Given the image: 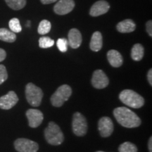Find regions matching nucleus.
<instances>
[{"mask_svg":"<svg viewBox=\"0 0 152 152\" xmlns=\"http://www.w3.org/2000/svg\"><path fill=\"white\" fill-rule=\"evenodd\" d=\"M113 115L118 123L125 128H137L141 125V119L140 117L126 107H118L115 109Z\"/></svg>","mask_w":152,"mask_h":152,"instance_id":"f257e3e1","label":"nucleus"},{"mask_svg":"<svg viewBox=\"0 0 152 152\" xmlns=\"http://www.w3.org/2000/svg\"><path fill=\"white\" fill-rule=\"evenodd\" d=\"M119 99L123 104L133 109H140L144 104L141 95L131 90H125L120 93Z\"/></svg>","mask_w":152,"mask_h":152,"instance_id":"f03ea898","label":"nucleus"},{"mask_svg":"<svg viewBox=\"0 0 152 152\" xmlns=\"http://www.w3.org/2000/svg\"><path fill=\"white\" fill-rule=\"evenodd\" d=\"M45 137L49 144L54 146L60 145L64 140V136L61 130L54 122H50L45 130Z\"/></svg>","mask_w":152,"mask_h":152,"instance_id":"7ed1b4c3","label":"nucleus"},{"mask_svg":"<svg viewBox=\"0 0 152 152\" xmlns=\"http://www.w3.org/2000/svg\"><path fill=\"white\" fill-rule=\"evenodd\" d=\"M26 96L28 102L32 106L37 107L41 104L43 97L42 90L33 83H28L26 87Z\"/></svg>","mask_w":152,"mask_h":152,"instance_id":"20e7f679","label":"nucleus"},{"mask_svg":"<svg viewBox=\"0 0 152 152\" xmlns=\"http://www.w3.org/2000/svg\"><path fill=\"white\" fill-rule=\"evenodd\" d=\"M72 94L71 87L68 85H63L57 89L51 97V103L55 107H61Z\"/></svg>","mask_w":152,"mask_h":152,"instance_id":"39448f33","label":"nucleus"},{"mask_svg":"<svg viewBox=\"0 0 152 152\" xmlns=\"http://www.w3.org/2000/svg\"><path fill=\"white\" fill-rule=\"evenodd\" d=\"M72 128L74 134L78 137H83L86 134L87 131V123L86 118L79 112L74 113L72 122Z\"/></svg>","mask_w":152,"mask_h":152,"instance_id":"423d86ee","label":"nucleus"},{"mask_svg":"<svg viewBox=\"0 0 152 152\" xmlns=\"http://www.w3.org/2000/svg\"><path fill=\"white\" fill-rule=\"evenodd\" d=\"M14 147L18 152H37L39 145L37 142L26 138H19L14 142Z\"/></svg>","mask_w":152,"mask_h":152,"instance_id":"0eeeda50","label":"nucleus"},{"mask_svg":"<svg viewBox=\"0 0 152 152\" xmlns=\"http://www.w3.org/2000/svg\"><path fill=\"white\" fill-rule=\"evenodd\" d=\"M109 80L102 70H96L92 75V84L96 89H104L109 85Z\"/></svg>","mask_w":152,"mask_h":152,"instance_id":"6e6552de","label":"nucleus"},{"mask_svg":"<svg viewBox=\"0 0 152 152\" xmlns=\"http://www.w3.org/2000/svg\"><path fill=\"white\" fill-rule=\"evenodd\" d=\"M98 129L102 137H108L113 132V123L109 117H102L98 123Z\"/></svg>","mask_w":152,"mask_h":152,"instance_id":"1a4fd4ad","label":"nucleus"},{"mask_svg":"<svg viewBox=\"0 0 152 152\" xmlns=\"http://www.w3.org/2000/svg\"><path fill=\"white\" fill-rule=\"evenodd\" d=\"M18 102V97L14 91H10L7 94L0 97V109L9 110Z\"/></svg>","mask_w":152,"mask_h":152,"instance_id":"9d476101","label":"nucleus"},{"mask_svg":"<svg viewBox=\"0 0 152 152\" xmlns=\"http://www.w3.org/2000/svg\"><path fill=\"white\" fill-rule=\"evenodd\" d=\"M75 7L73 0H59L55 4L54 11L58 15H66L73 11Z\"/></svg>","mask_w":152,"mask_h":152,"instance_id":"9b49d317","label":"nucleus"},{"mask_svg":"<svg viewBox=\"0 0 152 152\" xmlns=\"http://www.w3.org/2000/svg\"><path fill=\"white\" fill-rule=\"evenodd\" d=\"M28 123L30 128H37L42 123L44 119L43 113L37 109H29L26 112Z\"/></svg>","mask_w":152,"mask_h":152,"instance_id":"f8f14e48","label":"nucleus"},{"mask_svg":"<svg viewBox=\"0 0 152 152\" xmlns=\"http://www.w3.org/2000/svg\"><path fill=\"white\" fill-rule=\"evenodd\" d=\"M110 9L109 4L104 0H100L96 1L91 7L90 11V16L96 17L101 15L105 14L108 12Z\"/></svg>","mask_w":152,"mask_h":152,"instance_id":"ddd939ff","label":"nucleus"},{"mask_svg":"<svg viewBox=\"0 0 152 152\" xmlns=\"http://www.w3.org/2000/svg\"><path fill=\"white\" fill-rule=\"evenodd\" d=\"M83 38L80 32L76 28H72L68 33V43L73 49H77L81 45Z\"/></svg>","mask_w":152,"mask_h":152,"instance_id":"4468645a","label":"nucleus"},{"mask_svg":"<svg viewBox=\"0 0 152 152\" xmlns=\"http://www.w3.org/2000/svg\"><path fill=\"white\" fill-rule=\"evenodd\" d=\"M107 58L109 64L115 68H118L122 66L123 60L120 52L114 49H111L107 53Z\"/></svg>","mask_w":152,"mask_h":152,"instance_id":"2eb2a0df","label":"nucleus"},{"mask_svg":"<svg viewBox=\"0 0 152 152\" xmlns=\"http://www.w3.org/2000/svg\"><path fill=\"white\" fill-rule=\"evenodd\" d=\"M103 46V37L100 32L96 31L92 34L90 43V47L93 52H99Z\"/></svg>","mask_w":152,"mask_h":152,"instance_id":"dca6fc26","label":"nucleus"},{"mask_svg":"<svg viewBox=\"0 0 152 152\" xmlns=\"http://www.w3.org/2000/svg\"><path fill=\"white\" fill-rule=\"evenodd\" d=\"M117 30L121 33H132L136 29V25L131 19H126L118 23L116 26Z\"/></svg>","mask_w":152,"mask_h":152,"instance_id":"f3484780","label":"nucleus"},{"mask_svg":"<svg viewBox=\"0 0 152 152\" xmlns=\"http://www.w3.org/2000/svg\"><path fill=\"white\" fill-rule=\"evenodd\" d=\"M144 54V47L141 44H135L131 50V57L135 61H141Z\"/></svg>","mask_w":152,"mask_h":152,"instance_id":"a211bd4d","label":"nucleus"},{"mask_svg":"<svg viewBox=\"0 0 152 152\" xmlns=\"http://www.w3.org/2000/svg\"><path fill=\"white\" fill-rule=\"evenodd\" d=\"M16 39V35L14 32L7 28H0V40L7 42H14Z\"/></svg>","mask_w":152,"mask_h":152,"instance_id":"6ab92c4d","label":"nucleus"},{"mask_svg":"<svg viewBox=\"0 0 152 152\" xmlns=\"http://www.w3.org/2000/svg\"><path fill=\"white\" fill-rule=\"evenodd\" d=\"M7 4L14 10H20L26 5V0H5Z\"/></svg>","mask_w":152,"mask_h":152,"instance_id":"aec40b11","label":"nucleus"},{"mask_svg":"<svg viewBox=\"0 0 152 152\" xmlns=\"http://www.w3.org/2000/svg\"><path fill=\"white\" fill-rule=\"evenodd\" d=\"M51 28H52L51 23L47 20H42L39 23V26H38V33L40 35H46L49 33Z\"/></svg>","mask_w":152,"mask_h":152,"instance_id":"412c9836","label":"nucleus"},{"mask_svg":"<svg viewBox=\"0 0 152 152\" xmlns=\"http://www.w3.org/2000/svg\"><path fill=\"white\" fill-rule=\"evenodd\" d=\"M118 151L119 152H137V147L135 144L130 142H125L119 146Z\"/></svg>","mask_w":152,"mask_h":152,"instance_id":"4be33fe9","label":"nucleus"},{"mask_svg":"<svg viewBox=\"0 0 152 152\" xmlns=\"http://www.w3.org/2000/svg\"><path fill=\"white\" fill-rule=\"evenodd\" d=\"M9 26L10 30L14 33H18L21 32L22 28L20 26V21L17 18H11L9 22Z\"/></svg>","mask_w":152,"mask_h":152,"instance_id":"5701e85b","label":"nucleus"},{"mask_svg":"<svg viewBox=\"0 0 152 152\" xmlns=\"http://www.w3.org/2000/svg\"><path fill=\"white\" fill-rule=\"evenodd\" d=\"M54 39H51L49 37H42L39 39V46L40 48L47 49L54 46Z\"/></svg>","mask_w":152,"mask_h":152,"instance_id":"b1692460","label":"nucleus"},{"mask_svg":"<svg viewBox=\"0 0 152 152\" xmlns=\"http://www.w3.org/2000/svg\"><path fill=\"white\" fill-rule=\"evenodd\" d=\"M56 45L58 49H59L60 52H66L68 50V42L66 38H59L57 40Z\"/></svg>","mask_w":152,"mask_h":152,"instance_id":"393cba45","label":"nucleus"},{"mask_svg":"<svg viewBox=\"0 0 152 152\" xmlns=\"http://www.w3.org/2000/svg\"><path fill=\"white\" fill-rule=\"evenodd\" d=\"M8 78V74H7V68L2 64L0 65V85L7 80Z\"/></svg>","mask_w":152,"mask_h":152,"instance_id":"a878e982","label":"nucleus"},{"mask_svg":"<svg viewBox=\"0 0 152 152\" xmlns=\"http://www.w3.org/2000/svg\"><path fill=\"white\" fill-rule=\"evenodd\" d=\"M146 28H147V31L148 34L150 37H152V21L151 20H149L147 23V25H146Z\"/></svg>","mask_w":152,"mask_h":152,"instance_id":"bb28decb","label":"nucleus"},{"mask_svg":"<svg viewBox=\"0 0 152 152\" xmlns=\"http://www.w3.org/2000/svg\"><path fill=\"white\" fill-rule=\"evenodd\" d=\"M6 56H7V53H6L5 50L0 48V62L3 61L6 58Z\"/></svg>","mask_w":152,"mask_h":152,"instance_id":"cd10ccee","label":"nucleus"},{"mask_svg":"<svg viewBox=\"0 0 152 152\" xmlns=\"http://www.w3.org/2000/svg\"><path fill=\"white\" fill-rule=\"evenodd\" d=\"M147 79H148V81H149V84L152 85V70L151 69H150L149 71H148Z\"/></svg>","mask_w":152,"mask_h":152,"instance_id":"c85d7f7f","label":"nucleus"},{"mask_svg":"<svg viewBox=\"0 0 152 152\" xmlns=\"http://www.w3.org/2000/svg\"><path fill=\"white\" fill-rule=\"evenodd\" d=\"M56 1H58V0H40V1L43 4H49L56 2Z\"/></svg>","mask_w":152,"mask_h":152,"instance_id":"c756f323","label":"nucleus"},{"mask_svg":"<svg viewBox=\"0 0 152 152\" xmlns=\"http://www.w3.org/2000/svg\"><path fill=\"white\" fill-rule=\"evenodd\" d=\"M148 147H149V152H152V137H150L148 143Z\"/></svg>","mask_w":152,"mask_h":152,"instance_id":"7c9ffc66","label":"nucleus"},{"mask_svg":"<svg viewBox=\"0 0 152 152\" xmlns=\"http://www.w3.org/2000/svg\"><path fill=\"white\" fill-rule=\"evenodd\" d=\"M96 152H104V151H96Z\"/></svg>","mask_w":152,"mask_h":152,"instance_id":"2f4dec72","label":"nucleus"}]
</instances>
